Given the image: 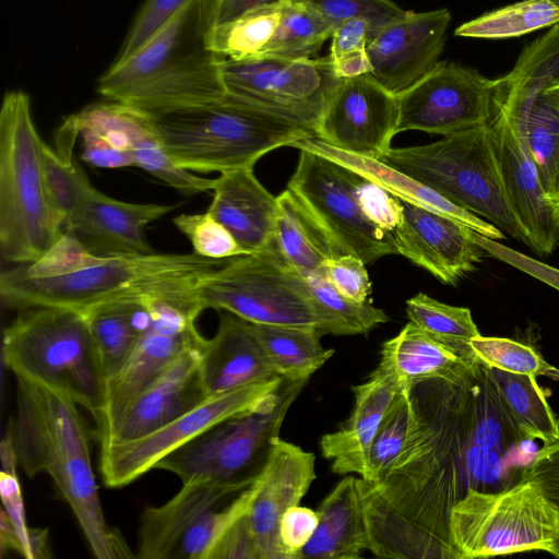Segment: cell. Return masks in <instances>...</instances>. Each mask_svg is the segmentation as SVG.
Masks as SVG:
<instances>
[{"instance_id": "f1b7e54d", "label": "cell", "mask_w": 559, "mask_h": 559, "mask_svg": "<svg viewBox=\"0 0 559 559\" xmlns=\"http://www.w3.org/2000/svg\"><path fill=\"white\" fill-rule=\"evenodd\" d=\"M479 365L467 360L409 321L397 335L382 344L378 367L403 390L432 379L461 381Z\"/></svg>"}, {"instance_id": "74e56055", "label": "cell", "mask_w": 559, "mask_h": 559, "mask_svg": "<svg viewBox=\"0 0 559 559\" xmlns=\"http://www.w3.org/2000/svg\"><path fill=\"white\" fill-rule=\"evenodd\" d=\"M335 26L305 0H283L280 22L255 58L309 59L330 38Z\"/></svg>"}, {"instance_id": "e0dca14e", "label": "cell", "mask_w": 559, "mask_h": 559, "mask_svg": "<svg viewBox=\"0 0 559 559\" xmlns=\"http://www.w3.org/2000/svg\"><path fill=\"white\" fill-rule=\"evenodd\" d=\"M397 97L370 73L340 81L317 136L349 153L380 159L397 134Z\"/></svg>"}, {"instance_id": "9a60e30c", "label": "cell", "mask_w": 559, "mask_h": 559, "mask_svg": "<svg viewBox=\"0 0 559 559\" xmlns=\"http://www.w3.org/2000/svg\"><path fill=\"white\" fill-rule=\"evenodd\" d=\"M284 380L273 377L209 396L203 403L143 437L100 448L104 484L119 488L134 481L166 455L227 418L273 404Z\"/></svg>"}, {"instance_id": "be15d7a7", "label": "cell", "mask_w": 559, "mask_h": 559, "mask_svg": "<svg viewBox=\"0 0 559 559\" xmlns=\"http://www.w3.org/2000/svg\"><path fill=\"white\" fill-rule=\"evenodd\" d=\"M549 554H551L552 556L559 558V533L557 535V538H556V540H555V543H554Z\"/></svg>"}, {"instance_id": "836d02e7", "label": "cell", "mask_w": 559, "mask_h": 559, "mask_svg": "<svg viewBox=\"0 0 559 559\" xmlns=\"http://www.w3.org/2000/svg\"><path fill=\"white\" fill-rule=\"evenodd\" d=\"M483 368L507 418L523 439L544 445L559 439V420L535 377Z\"/></svg>"}, {"instance_id": "6125c7cd", "label": "cell", "mask_w": 559, "mask_h": 559, "mask_svg": "<svg viewBox=\"0 0 559 559\" xmlns=\"http://www.w3.org/2000/svg\"><path fill=\"white\" fill-rule=\"evenodd\" d=\"M543 376H546L551 380L559 382V369L551 365L547 366Z\"/></svg>"}, {"instance_id": "7c38bea8", "label": "cell", "mask_w": 559, "mask_h": 559, "mask_svg": "<svg viewBox=\"0 0 559 559\" xmlns=\"http://www.w3.org/2000/svg\"><path fill=\"white\" fill-rule=\"evenodd\" d=\"M151 322L122 369L107 383L104 404L95 417L103 435L186 350L204 342L195 320L204 310L193 284L142 296Z\"/></svg>"}, {"instance_id": "d6a6232c", "label": "cell", "mask_w": 559, "mask_h": 559, "mask_svg": "<svg viewBox=\"0 0 559 559\" xmlns=\"http://www.w3.org/2000/svg\"><path fill=\"white\" fill-rule=\"evenodd\" d=\"M276 198L273 242L277 251L301 276L322 271L328 260L338 257L334 246L288 189Z\"/></svg>"}, {"instance_id": "d6986e66", "label": "cell", "mask_w": 559, "mask_h": 559, "mask_svg": "<svg viewBox=\"0 0 559 559\" xmlns=\"http://www.w3.org/2000/svg\"><path fill=\"white\" fill-rule=\"evenodd\" d=\"M489 128L507 197L528 247L538 254H550L559 245V211L549 200L536 165L510 119L496 114Z\"/></svg>"}, {"instance_id": "db71d44e", "label": "cell", "mask_w": 559, "mask_h": 559, "mask_svg": "<svg viewBox=\"0 0 559 559\" xmlns=\"http://www.w3.org/2000/svg\"><path fill=\"white\" fill-rule=\"evenodd\" d=\"M521 478L534 479L540 484L550 500L559 508V439L545 444L524 466Z\"/></svg>"}, {"instance_id": "4fadbf2b", "label": "cell", "mask_w": 559, "mask_h": 559, "mask_svg": "<svg viewBox=\"0 0 559 559\" xmlns=\"http://www.w3.org/2000/svg\"><path fill=\"white\" fill-rule=\"evenodd\" d=\"M359 175L323 155L300 150L287 189L323 229L338 255L354 254L365 263L396 253L393 236L364 213Z\"/></svg>"}, {"instance_id": "f35d334b", "label": "cell", "mask_w": 559, "mask_h": 559, "mask_svg": "<svg viewBox=\"0 0 559 559\" xmlns=\"http://www.w3.org/2000/svg\"><path fill=\"white\" fill-rule=\"evenodd\" d=\"M282 7L283 0L213 25L207 34L209 48L224 60L241 61L258 57L280 22Z\"/></svg>"}, {"instance_id": "91938a15", "label": "cell", "mask_w": 559, "mask_h": 559, "mask_svg": "<svg viewBox=\"0 0 559 559\" xmlns=\"http://www.w3.org/2000/svg\"><path fill=\"white\" fill-rule=\"evenodd\" d=\"M280 1L282 0H217L214 13V25L236 19L254 8Z\"/></svg>"}, {"instance_id": "f546056e", "label": "cell", "mask_w": 559, "mask_h": 559, "mask_svg": "<svg viewBox=\"0 0 559 559\" xmlns=\"http://www.w3.org/2000/svg\"><path fill=\"white\" fill-rule=\"evenodd\" d=\"M318 527L300 559H355L369 550L359 476L347 475L325 496Z\"/></svg>"}, {"instance_id": "8fae6325", "label": "cell", "mask_w": 559, "mask_h": 559, "mask_svg": "<svg viewBox=\"0 0 559 559\" xmlns=\"http://www.w3.org/2000/svg\"><path fill=\"white\" fill-rule=\"evenodd\" d=\"M307 381H284L271 405L217 423L163 457L155 468L182 483L205 481L238 490L248 488L263 468L271 441Z\"/></svg>"}, {"instance_id": "60d3db41", "label": "cell", "mask_w": 559, "mask_h": 559, "mask_svg": "<svg viewBox=\"0 0 559 559\" xmlns=\"http://www.w3.org/2000/svg\"><path fill=\"white\" fill-rule=\"evenodd\" d=\"M406 313L411 322L431 337L479 364L469 343L480 333L468 308L450 306L418 293L406 300Z\"/></svg>"}, {"instance_id": "f6af8a7d", "label": "cell", "mask_w": 559, "mask_h": 559, "mask_svg": "<svg viewBox=\"0 0 559 559\" xmlns=\"http://www.w3.org/2000/svg\"><path fill=\"white\" fill-rule=\"evenodd\" d=\"M469 345L477 361L488 368L536 378L549 365L533 347L510 338L479 335Z\"/></svg>"}, {"instance_id": "9f6ffc18", "label": "cell", "mask_w": 559, "mask_h": 559, "mask_svg": "<svg viewBox=\"0 0 559 559\" xmlns=\"http://www.w3.org/2000/svg\"><path fill=\"white\" fill-rule=\"evenodd\" d=\"M243 515L223 533L211 550L209 559H259Z\"/></svg>"}, {"instance_id": "681fc988", "label": "cell", "mask_w": 559, "mask_h": 559, "mask_svg": "<svg viewBox=\"0 0 559 559\" xmlns=\"http://www.w3.org/2000/svg\"><path fill=\"white\" fill-rule=\"evenodd\" d=\"M365 264L354 254H343L328 260L322 273L343 296L362 304L368 301L371 293V282Z\"/></svg>"}, {"instance_id": "ac0fdd59", "label": "cell", "mask_w": 559, "mask_h": 559, "mask_svg": "<svg viewBox=\"0 0 559 559\" xmlns=\"http://www.w3.org/2000/svg\"><path fill=\"white\" fill-rule=\"evenodd\" d=\"M450 22L448 9L405 11L376 28L366 47L370 74L394 95L404 92L439 62Z\"/></svg>"}, {"instance_id": "f907efd6", "label": "cell", "mask_w": 559, "mask_h": 559, "mask_svg": "<svg viewBox=\"0 0 559 559\" xmlns=\"http://www.w3.org/2000/svg\"><path fill=\"white\" fill-rule=\"evenodd\" d=\"M357 189L365 215L379 228L392 234L402 222L403 207L400 200L361 175Z\"/></svg>"}, {"instance_id": "30bf717a", "label": "cell", "mask_w": 559, "mask_h": 559, "mask_svg": "<svg viewBox=\"0 0 559 559\" xmlns=\"http://www.w3.org/2000/svg\"><path fill=\"white\" fill-rule=\"evenodd\" d=\"M193 292L204 309L228 311L255 324L314 328L325 335L323 317L304 277L274 242L201 275Z\"/></svg>"}, {"instance_id": "e575fe53", "label": "cell", "mask_w": 559, "mask_h": 559, "mask_svg": "<svg viewBox=\"0 0 559 559\" xmlns=\"http://www.w3.org/2000/svg\"><path fill=\"white\" fill-rule=\"evenodd\" d=\"M82 138V158L92 166H135L130 142L131 108L109 102L94 104L71 115Z\"/></svg>"}, {"instance_id": "816d5d0a", "label": "cell", "mask_w": 559, "mask_h": 559, "mask_svg": "<svg viewBox=\"0 0 559 559\" xmlns=\"http://www.w3.org/2000/svg\"><path fill=\"white\" fill-rule=\"evenodd\" d=\"M319 523L317 511L294 506L280 519L278 542L285 559H300V554L312 538Z\"/></svg>"}, {"instance_id": "9c48e42d", "label": "cell", "mask_w": 559, "mask_h": 559, "mask_svg": "<svg viewBox=\"0 0 559 559\" xmlns=\"http://www.w3.org/2000/svg\"><path fill=\"white\" fill-rule=\"evenodd\" d=\"M558 533L559 508L534 479L495 492L471 487L450 511L456 559L549 552Z\"/></svg>"}, {"instance_id": "b9f144b4", "label": "cell", "mask_w": 559, "mask_h": 559, "mask_svg": "<svg viewBox=\"0 0 559 559\" xmlns=\"http://www.w3.org/2000/svg\"><path fill=\"white\" fill-rule=\"evenodd\" d=\"M302 277L323 317L325 334H367L389 321L388 314L369 301L358 304L343 296L322 271Z\"/></svg>"}, {"instance_id": "1f68e13d", "label": "cell", "mask_w": 559, "mask_h": 559, "mask_svg": "<svg viewBox=\"0 0 559 559\" xmlns=\"http://www.w3.org/2000/svg\"><path fill=\"white\" fill-rule=\"evenodd\" d=\"M107 383L122 369L151 322L142 299L127 297L98 305L84 312Z\"/></svg>"}, {"instance_id": "52a82bcc", "label": "cell", "mask_w": 559, "mask_h": 559, "mask_svg": "<svg viewBox=\"0 0 559 559\" xmlns=\"http://www.w3.org/2000/svg\"><path fill=\"white\" fill-rule=\"evenodd\" d=\"M29 309L3 332L4 365L16 378L56 390L96 417L106 380L85 314L58 307Z\"/></svg>"}, {"instance_id": "484cf974", "label": "cell", "mask_w": 559, "mask_h": 559, "mask_svg": "<svg viewBox=\"0 0 559 559\" xmlns=\"http://www.w3.org/2000/svg\"><path fill=\"white\" fill-rule=\"evenodd\" d=\"M212 191L206 212L227 228L248 254L272 245L277 198L261 185L253 168L221 173Z\"/></svg>"}, {"instance_id": "cb8c5ba5", "label": "cell", "mask_w": 559, "mask_h": 559, "mask_svg": "<svg viewBox=\"0 0 559 559\" xmlns=\"http://www.w3.org/2000/svg\"><path fill=\"white\" fill-rule=\"evenodd\" d=\"M239 492L236 488L212 483H182L167 502L143 510L135 557L175 559L177 549L192 531Z\"/></svg>"}, {"instance_id": "5bb4252c", "label": "cell", "mask_w": 559, "mask_h": 559, "mask_svg": "<svg viewBox=\"0 0 559 559\" xmlns=\"http://www.w3.org/2000/svg\"><path fill=\"white\" fill-rule=\"evenodd\" d=\"M227 94L312 131L340 83L330 58L222 59Z\"/></svg>"}, {"instance_id": "e7e4bbea", "label": "cell", "mask_w": 559, "mask_h": 559, "mask_svg": "<svg viewBox=\"0 0 559 559\" xmlns=\"http://www.w3.org/2000/svg\"><path fill=\"white\" fill-rule=\"evenodd\" d=\"M551 1H554V2H556V3H558V4H559V0H551Z\"/></svg>"}, {"instance_id": "11a10c76", "label": "cell", "mask_w": 559, "mask_h": 559, "mask_svg": "<svg viewBox=\"0 0 559 559\" xmlns=\"http://www.w3.org/2000/svg\"><path fill=\"white\" fill-rule=\"evenodd\" d=\"M465 464L469 488L492 485L503 477V461L497 450L467 443Z\"/></svg>"}, {"instance_id": "7dc6e473", "label": "cell", "mask_w": 559, "mask_h": 559, "mask_svg": "<svg viewBox=\"0 0 559 559\" xmlns=\"http://www.w3.org/2000/svg\"><path fill=\"white\" fill-rule=\"evenodd\" d=\"M305 1L335 27L347 20L364 17L371 23V32L405 12V10L391 0Z\"/></svg>"}, {"instance_id": "2e32d148", "label": "cell", "mask_w": 559, "mask_h": 559, "mask_svg": "<svg viewBox=\"0 0 559 559\" xmlns=\"http://www.w3.org/2000/svg\"><path fill=\"white\" fill-rule=\"evenodd\" d=\"M495 80L455 62L439 61L396 95L397 133L418 130L448 135L489 123L495 116Z\"/></svg>"}, {"instance_id": "7a4b0ae2", "label": "cell", "mask_w": 559, "mask_h": 559, "mask_svg": "<svg viewBox=\"0 0 559 559\" xmlns=\"http://www.w3.org/2000/svg\"><path fill=\"white\" fill-rule=\"evenodd\" d=\"M16 384L12 438L19 465L29 477L45 472L52 478L96 558L135 557L120 532L105 519L78 404L29 380L16 378Z\"/></svg>"}, {"instance_id": "ee69618b", "label": "cell", "mask_w": 559, "mask_h": 559, "mask_svg": "<svg viewBox=\"0 0 559 559\" xmlns=\"http://www.w3.org/2000/svg\"><path fill=\"white\" fill-rule=\"evenodd\" d=\"M411 388L396 393L373 438L369 453L367 483H377L403 450L412 415ZM364 480V479H362Z\"/></svg>"}, {"instance_id": "5b68a950", "label": "cell", "mask_w": 559, "mask_h": 559, "mask_svg": "<svg viewBox=\"0 0 559 559\" xmlns=\"http://www.w3.org/2000/svg\"><path fill=\"white\" fill-rule=\"evenodd\" d=\"M192 253L92 254L78 269L57 276L26 275L19 266L0 276L11 308L58 307L86 312L120 298L153 295L190 283L223 265Z\"/></svg>"}, {"instance_id": "6f0895ef", "label": "cell", "mask_w": 559, "mask_h": 559, "mask_svg": "<svg viewBox=\"0 0 559 559\" xmlns=\"http://www.w3.org/2000/svg\"><path fill=\"white\" fill-rule=\"evenodd\" d=\"M371 32V23L364 17L347 20L338 24L331 36L330 57L335 58L343 53L366 49Z\"/></svg>"}, {"instance_id": "94428289", "label": "cell", "mask_w": 559, "mask_h": 559, "mask_svg": "<svg viewBox=\"0 0 559 559\" xmlns=\"http://www.w3.org/2000/svg\"><path fill=\"white\" fill-rule=\"evenodd\" d=\"M548 198L555 207L559 211V168L555 176L550 191L548 192Z\"/></svg>"}, {"instance_id": "8d00e7d4", "label": "cell", "mask_w": 559, "mask_h": 559, "mask_svg": "<svg viewBox=\"0 0 559 559\" xmlns=\"http://www.w3.org/2000/svg\"><path fill=\"white\" fill-rule=\"evenodd\" d=\"M78 136V128L73 119L68 117L56 135L57 150H52L45 142L41 145V168L46 191L63 228L85 187L90 183L72 154Z\"/></svg>"}, {"instance_id": "4dcf8cb0", "label": "cell", "mask_w": 559, "mask_h": 559, "mask_svg": "<svg viewBox=\"0 0 559 559\" xmlns=\"http://www.w3.org/2000/svg\"><path fill=\"white\" fill-rule=\"evenodd\" d=\"M526 145L548 195L559 168V84L524 99L497 107Z\"/></svg>"}, {"instance_id": "3957f363", "label": "cell", "mask_w": 559, "mask_h": 559, "mask_svg": "<svg viewBox=\"0 0 559 559\" xmlns=\"http://www.w3.org/2000/svg\"><path fill=\"white\" fill-rule=\"evenodd\" d=\"M217 0H190L148 41L100 76L98 93L145 112L227 95L222 58L207 46Z\"/></svg>"}, {"instance_id": "ffe728a7", "label": "cell", "mask_w": 559, "mask_h": 559, "mask_svg": "<svg viewBox=\"0 0 559 559\" xmlns=\"http://www.w3.org/2000/svg\"><path fill=\"white\" fill-rule=\"evenodd\" d=\"M313 453L275 437L258 475V489L243 515L259 559H285L278 542L281 516L298 506L316 479Z\"/></svg>"}, {"instance_id": "8992f818", "label": "cell", "mask_w": 559, "mask_h": 559, "mask_svg": "<svg viewBox=\"0 0 559 559\" xmlns=\"http://www.w3.org/2000/svg\"><path fill=\"white\" fill-rule=\"evenodd\" d=\"M43 142L28 96L7 92L0 110V249L11 263L39 260L64 234L46 191Z\"/></svg>"}, {"instance_id": "7402d4cb", "label": "cell", "mask_w": 559, "mask_h": 559, "mask_svg": "<svg viewBox=\"0 0 559 559\" xmlns=\"http://www.w3.org/2000/svg\"><path fill=\"white\" fill-rule=\"evenodd\" d=\"M176 207L119 201L102 193L90 182L68 219L64 233L96 255L153 253L145 228Z\"/></svg>"}, {"instance_id": "bcb514c9", "label": "cell", "mask_w": 559, "mask_h": 559, "mask_svg": "<svg viewBox=\"0 0 559 559\" xmlns=\"http://www.w3.org/2000/svg\"><path fill=\"white\" fill-rule=\"evenodd\" d=\"M174 224L191 242L193 252L213 260H231L248 254L235 237L207 212L181 214Z\"/></svg>"}, {"instance_id": "6da1fadb", "label": "cell", "mask_w": 559, "mask_h": 559, "mask_svg": "<svg viewBox=\"0 0 559 559\" xmlns=\"http://www.w3.org/2000/svg\"><path fill=\"white\" fill-rule=\"evenodd\" d=\"M467 378L432 379L412 386V415L403 450L377 483L359 477L369 550L376 556L456 559L449 519L452 507L469 488L465 464Z\"/></svg>"}, {"instance_id": "44dd1931", "label": "cell", "mask_w": 559, "mask_h": 559, "mask_svg": "<svg viewBox=\"0 0 559 559\" xmlns=\"http://www.w3.org/2000/svg\"><path fill=\"white\" fill-rule=\"evenodd\" d=\"M400 202L402 222L392 233L397 254L448 285H455L481 261L485 250L477 242L478 233L448 216Z\"/></svg>"}, {"instance_id": "d590c367", "label": "cell", "mask_w": 559, "mask_h": 559, "mask_svg": "<svg viewBox=\"0 0 559 559\" xmlns=\"http://www.w3.org/2000/svg\"><path fill=\"white\" fill-rule=\"evenodd\" d=\"M254 333L275 376L284 381H309L334 354L324 348L314 328L255 324Z\"/></svg>"}, {"instance_id": "83f0119b", "label": "cell", "mask_w": 559, "mask_h": 559, "mask_svg": "<svg viewBox=\"0 0 559 559\" xmlns=\"http://www.w3.org/2000/svg\"><path fill=\"white\" fill-rule=\"evenodd\" d=\"M292 146L323 155L371 180L401 201L453 218L471 227L481 236L493 240L504 238L503 233L491 223L457 206L425 183L392 168L379 159L340 150L318 136L304 139Z\"/></svg>"}, {"instance_id": "4316f807", "label": "cell", "mask_w": 559, "mask_h": 559, "mask_svg": "<svg viewBox=\"0 0 559 559\" xmlns=\"http://www.w3.org/2000/svg\"><path fill=\"white\" fill-rule=\"evenodd\" d=\"M201 372L210 395L275 376L251 322L225 311L216 333L206 338Z\"/></svg>"}, {"instance_id": "ab89813d", "label": "cell", "mask_w": 559, "mask_h": 559, "mask_svg": "<svg viewBox=\"0 0 559 559\" xmlns=\"http://www.w3.org/2000/svg\"><path fill=\"white\" fill-rule=\"evenodd\" d=\"M559 23V4L551 0H523L460 25V37L503 39L521 37Z\"/></svg>"}, {"instance_id": "7bdbcfd3", "label": "cell", "mask_w": 559, "mask_h": 559, "mask_svg": "<svg viewBox=\"0 0 559 559\" xmlns=\"http://www.w3.org/2000/svg\"><path fill=\"white\" fill-rule=\"evenodd\" d=\"M0 487L4 504V512H1V551L13 550L27 559L50 558L47 530L26 525L16 474L1 471Z\"/></svg>"}, {"instance_id": "ba28073f", "label": "cell", "mask_w": 559, "mask_h": 559, "mask_svg": "<svg viewBox=\"0 0 559 559\" xmlns=\"http://www.w3.org/2000/svg\"><path fill=\"white\" fill-rule=\"evenodd\" d=\"M379 160L528 246L507 197L489 123L426 145L391 147Z\"/></svg>"}, {"instance_id": "f5cc1de1", "label": "cell", "mask_w": 559, "mask_h": 559, "mask_svg": "<svg viewBox=\"0 0 559 559\" xmlns=\"http://www.w3.org/2000/svg\"><path fill=\"white\" fill-rule=\"evenodd\" d=\"M479 246L493 258L559 290V269L515 251L497 240L477 235Z\"/></svg>"}, {"instance_id": "277c9868", "label": "cell", "mask_w": 559, "mask_h": 559, "mask_svg": "<svg viewBox=\"0 0 559 559\" xmlns=\"http://www.w3.org/2000/svg\"><path fill=\"white\" fill-rule=\"evenodd\" d=\"M142 112L170 159L190 171L221 174L253 168L272 150L316 136L310 130L229 94L204 103Z\"/></svg>"}, {"instance_id": "603a6c76", "label": "cell", "mask_w": 559, "mask_h": 559, "mask_svg": "<svg viewBox=\"0 0 559 559\" xmlns=\"http://www.w3.org/2000/svg\"><path fill=\"white\" fill-rule=\"evenodd\" d=\"M203 343L186 350L98 437L100 448L143 437L188 413L209 396L201 372Z\"/></svg>"}, {"instance_id": "c3c4849f", "label": "cell", "mask_w": 559, "mask_h": 559, "mask_svg": "<svg viewBox=\"0 0 559 559\" xmlns=\"http://www.w3.org/2000/svg\"><path fill=\"white\" fill-rule=\"evenodd\" d=\"M190 0H146L116 60L131 56L164 27Z\"/></svg>"}, {"instance_id": "d4e9b609", "label": "cell", "mask_w": 559, "mask_h": 559, "mask_svg": "<svg viewBox=\"0 0 559 559\" xmlns=\"http://www.w3.org/2000/svg\"><path fill=\"white\" fill-rule=\"evenodd\" d=\"M354 408L345 425L322 436V456L331 461V469L340 475L369 477V453L382 417L397 392L395 380L377 367L368 379L352 386Z\"/></svg>"}, {"instance_id": "680465c9", "label": "cell", "mask_w": 559, "mask_h": 559, "mask_svg": "<svg viewBox=\"0 0 559 559\" xmlns=\"http://www.w3.org/2000/svg\"><path fill=\"white\" fill-rule=\"evenodd\" d=\"M331 60L334 72L341 80L371 73V63L366 49L349 51Z\"/></svg>"}]
</instances>
